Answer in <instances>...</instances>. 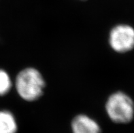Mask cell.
Returning <instances> with one entry per match:
<instances>
[{
  "instance_id": "1",
  "label": "cell",
  "mask_w": 134,
  "mask_h": 133,
  "mask_svg": "<svg viewBox=\"0 0 134 133\" xmlns=\"http://www.w3.org/2000/svg\"><path fill=\"white\" fill-rule=\"evenodd\" d=\"M45 82L37 69L27 68L19 73L16 79V88L19 96L27 101H34L43 94Z\"/></svg>"
},
{
  "instance_id": "2",
  "label": "cell",
  "mask_w": 134,
  "mask_h": 133,
  "mask_svg": "<svg viewBox=\"0 0 134 133\" xmlns=\"http://www.w3.org/2000/svg\"><path fill=\"white\" fill-rule=\"evenodd\" d=\"M105 110L112 121L115 123L127 124L133 118L134 103L127 94L117 92L108 98Z\"/></svg>"
},
{
  "instance_id": "3",
  "label": "cell",
  "mask_w": 134,
  "mask_h": 133,
  "mask_svg": "<svg viewBox=\"0 0 134 133\" xmlns=\"http://www.w3.org/2000/svg\"><path fill=\"white\" fill-rule=\"evenodd\" d=\"M109 42L112 48L119 53L131 50L134 48V29L127 25H119L111 30Z\"/></svg>"
},
{
  "instance_id": "4",
  "label": "cell",
  "mask_w": 134,
  "mask_h": 133,
  "mask_svg": "<svg viewBox=\"0 0 134 133\" xmlns=\"http://www.w3.org/2000/svg\"><path fill=\"white\" fill-rule=\"evenodd\" d=\"M73 133H101L100 127L92 118L86 115H78L71 122Z\"/></svg>"
},
{
  "instance_id": "5",
  "label": "cell",
  "mask_w": 134,
  "mask_h": 133,
  "mask_svg": "<svg viewBox=\"0 0 134 133\" xmlns=\"http://www.w3.org/2000/svg\"><path fill=\"white\" fill-rule=\"evenodd\" d=\"M17 129L13 115L8 111H0V133H16Z\"/></svg>"
},
{
  "instance_id": "6",
  "label": "cell",
  "mask_w": 134,
  "mask_h": 133,
  "mask_svg": "<svg viewBox=\"0 0 134 133\" xmlns=\"http://www.w3.org/2000/svg\"><path fill=\"white\" fill-rule=\"evenodd\" d=\"M12 82L8 74L0 69V95H4L10 91Z\"/></svg>"
}]
</instances>
